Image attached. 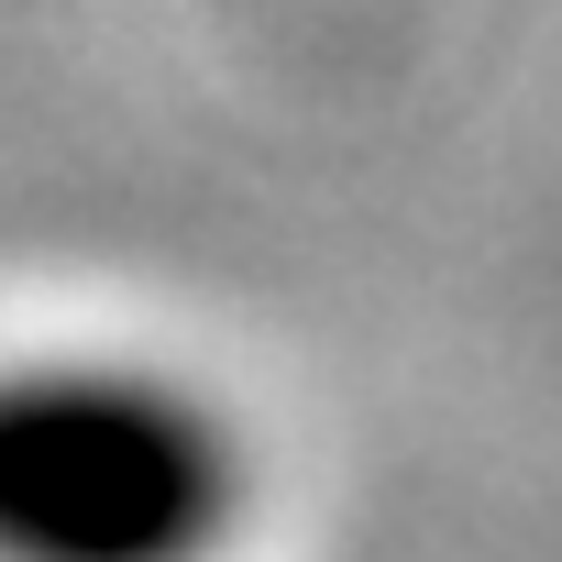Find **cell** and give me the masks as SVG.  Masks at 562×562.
<instances>
[{
  "label": "cell",
  "mask_w": 562,
  "mask_h": 562,
  "mask_svg": "<svg viewBox=\"0 0 562 562\" xmlns=\"http://www.w3.org/2000/svg\"><path fill=\"white\" fill-rule=\"evenodd\" d=\"M254 441L155 353H0V562H232Z\"/></svg>",
  "instance_id": "cell-1"
}]
</instances>
